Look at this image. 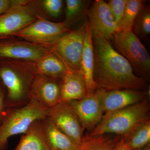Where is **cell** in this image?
Here are the masks:
<instances>
[{"instance_id": "1", "label": "cell", "mask_w": 150, "mask_h": 150, "mask_svg": "<svg viewBox=\"0 0 150 150\" xmlns=\"http://www.w3.org/2000/svg\"><path fill=\"white\" fill-rule=\"evenodd\" d=\"M92 37L94 79L97 89L149 90L147 81L134 74L131 64L115 50L110 40L93 33Z\"/></svg>"}, {"instance_id": "2", "label": "cell", "mask_w": 150, "mask_h": 150, "mask_svg": "<svg viewBox=\"0 0 150 150\" xmlns=\"http://www.w3.org/2000/svg\"><path fill=\"white\" fill-rule=\"evenodd\" d=\"M37 74L34 62L17 59H0V81L6 91L7 108L27 104Z\"/></svg>"}, {"instance_id": "3", "label": "cell", "mask_w": 150, "mask_h": 150, "mask_svg": "<svg viewBox=\"0 0 150 150\" xmlns=\"http://www.w3.org/2000/svg\"><path fill=\"white\" fill-rule=\"evenodd\" d=\"M149 96L136 104L104 114L99 124L87 135L115 134L126 139L140 125L150 120Z\"/></svg>"}, {"instance_id": "4", "label": "cell", "mask_w": 150, "mask_h": 150, "mask_svg": "<svg viewBox=\"0 0 150 150\" xmlns=\"http://www.w3.org/2000/svg\"><path fill=\"white\" fill-rule=\"evenodd\" d=\"M49 109L36 100L21 107L7 108L0 126V150H6L9 139L24 134L34 121L47 117Z\"/></svg>"}, {"instance_id": "5", "label": "cell", "mask_w": 150, "mask_h": 150, "mask_svg": "<svg viewBox=\"0 0 150 150\" xmlns=\"http://www.w3.org/2000/svg\"><path fill=\"white\" fill-rule=\"evenodd\" d=\"M42 18L39 1L12 0L9 7L0 15V37L13 36L16 33Z\"/></svg>"}, {"instance_id": "6", "label": "cell", "mask_w": 150, "mask_h": 150, "mask_svg": "<svg viewBox=\"0 0 150 150\" xmlns=\"http://www.w3.org/2000/svg\"><path fill=\"white\" fill-rule=\"evenodd\" d=\"M115 49L129 62L137 76L150 81L149 54L132 30L120 31L112 38Z\"/></svg>"}, {"instance_id": "7", "label": "cell", "mask_w": 150, "mask_h": 150, "mask_svg": "<svg viewBox=\"0 0 150 150\" xmlns=\"http://www.w3.org/2000/svg\"><path fill=\"white\" fill-rule=\"evenodd\" d=\"M87 23L88 20H86L80 27L66 33L49 48L69 71L81 70V59Z\"/></svg>"}, {"instance_id": "8", "label": "cell", "mask_w": 150, "mask_h": 150, "mask_svg": "<svg viewBox=\"0 0 150 150\" xmlns=\"http://www.w3.org/2000/svg\"><path fill=\"white\" fill-rule=\"evenodd\" d=\"M71 30V26L64 21L55 22L42 18L16 33L13 36L49 48Z\"/></svg>"}, {"instance_id": "9", "label": "cell", "mask_w": 150, "mask_h": 150, "mask_svg": "<svg viewBox=\"0 0 150 150\" xmlns=\"http://www.w3.org/2000/svg\"><path fill=\"white\" fill-rule=\"evenodd\" d=\"M47 117L76 144H81L85 129L69 102H60L49 109Z\"/></svg>"}, {"instance_id": "10", "label": "cell", "mask_w": 150, "mask_h": 150, "mask_svg": "<svg viewBox=\"0 0 150 150\" xmlns=\"http://www.w3.org/2000/svg\"><path fill=\"white\" fill-rule=\"evenodd\" d=\"M51 52L49 48L18 38L0 39V59H17L35 62Z\"/></svg>"}, {"instance_id": "11", "label": "cell", "mask_w": 150, "mask_h": 150, "mask_svg": "<svg viewBox=\"0 0 150 150\" xmlns=\"http://www.w3.org/2000/svg\"><path fill=\"white\" fill-rule=\"evenodd\" d=\"M92 32L108 39H112L120 32L114 21L107 3L103 0H96L87 13Z\"/></svg>"}, {"instance_id": "12", "label": "cell", "mask_w": 150, "mask_h": 150, "mask_svg": "<svg viewBox=\"0 0 150 150\" xmlns=\"http://www.w3.org/2000/svg\"><path fill=\"white\" fill-rule=\"evenodd\" d=\"M69 103L84 129L88 131H93L99 124L104 115L98 89L90 96Z\"/></svg>"}, {"instance_id": "13", "label": "cell", "mask_w": 150, "mask_h": 150, "mask_svg": "<svg viewBox=\"0 0 150 150\" xmlns=\"http://www.w3.org/2000/svg\"><path fill=\"white\" fill-rule=\"evenodd\" d=\"M104 114L109 113L136 104L150 96L149 91L131 89L105 91L98 89Z\"/></svg>"}, {"instance_id": "14", "label": "cell", "mask_w": 150, "mask_h": 150, "mask_svg": "<svg viewBox=\"0 0 150 150\" xmlns=\"http://www.w3.org/2000/svg\"><path fill=\"white\" fill-rule=\"evenodd\" d=\"M61 80L37 74L31 88L30 98L50 109L61 102Z\"/></svg>"}, {"instance_id": "15", "label": "cell", "mask_w": 150, "mask_h": 150, "mask_svg": "<svg viewBox=\"0 0 150 150\" xmlns=\"http://www.w3.org/2000/svg\"><path fill=\"white\" fill-rule=\"evenodd\" d=\"M94 55L92 33L88 21L81 59V70L85 80L87 96L91 95L97 90L94 79Z\"/></svg>"}, {"instance_id": "16", "label": "cell", "mask_w": 150, "mask_h": 150, "mask_svg": "<svg viewBox=\"0 0 150 150\" xmlns=\"http://www.w3.org/2000/svg\"><path fill=\"white\" fill-rule=\"evenodd\" d=\"M86 96L85 80L81 70L68 72L61 80V102H69Z\"/></svg>"}, {"instance_id": "17", "label": "cell", "mask_w": 150, "mask_h": 150, "mask_svg": "<svg viewBox=\"0 0 150 150\" xmlns=\"http://www.w3.org/2000/svg\"><path fill=\"white\" fill-rule=\"evenodd\" d=\"M43 133L50 150H79L76 144L53 123L48 118L42 120Z\"/></svg>"}, {"instance_id": "18", "label": "cell", "mask_w": 150, "mask_h": 150, "mask_svg": "<svg viewBox=\"0 0 150 150\" xmlns=\"http://www.w3.org/2000/svg\"><path fill=\"white\" fill-rule=\"evenodd\" d=\"M14 150H50L43 133L42 120L34 121L31 124L22 135Z\"/></svg>"}, {"instance_id": "19", "label": "cell", "mask_w": 150, "mask_h": 150, "mask_svg": "<svg viewBox=\"0 0 150 150\" xmlns=\"http://www.w3.org/2000/svg\"><path fill=\"white\" fill-rule=\"evenodd\" d=\"M37 74L62 80L69 71L63 62L52 52L34 62Z\"/></svg>"}, {"instance_id": "20", "label": "cell", "mask_w": 150, "mask_h": 150, "mask_svg": "<svg viewBox=\"0 0 150 150\" xmlns=\"http://www.w3.org/2000/svg\"><path fill=\"white\" fill-rule=\"evenodd\" d=\"M121 137L112 134L84 136L79 150H113Z\"/></svg>"}, {"instance_id": "21", "label": "cell", "mask_w": 150, "mask_h": 150, "mask_svg": "<svg viewBox=\"0 0 150 150\" xmlns=\"http://www.w3.org/2000/svg\"><path fill=\"white\" fill-rule=\"evenodd\" d=\"M124 140L132 150H141L150 144V120L140 125Z\"/></svg>"}, {"instance_id": "22", "label": "cell", "mask_w": 150, "mask_h": 150, "mask_svg": "<svg viewBox=\"0 0 150 150\" xmlns=\"http://www.w3.org/2000/svg\"><path fill=\"white\" fill-rule=\"evenodd\" d=\"M64 21L70 26L87 16L89 1L67 0Z\"/></svg>"}, {"instance_id": "23", "label": "cell", "mask_w": 150, "mask_h": 150, "mask_svg": "<svg viewBox=\"0 0 150 150\" xmlns=\"http://www.w3.org/2000/svg\"><path fill=\"white\" fill-rule=\"evenodd\" d=\"M145 3L143 0H127L123 19L119 26L120 31L132 30L134 21Z\"/></svg>"}, {"instance_id": "24", "label": "cell", "mask_w": 150, "mask_h": 150, "mask_svg": "<svg viewBox=\"0 0 150 150\" xmlns=\"http://www.w3.org/2000/svg\"><path fill=\"white\" fill-rule=\"evenodd\" d=\"M132 31L138 37L148 38L150 34V6L143 7L133 25Z\"/></svg>"}, {"instance_id": "25", "label": "cell", "mask_w": 150, "mask_h": 150, "mask_svg": "<svg viewBox=\"0 0 150 150\" xmlns=\"http://www.w3.org/2000/svg\"><path fill=\"white\" fill-rule=\"evenodd\" d=\"M41 11L45 17L57 18L60 16L63 6L62 0L39 1Z\"/></svg>"}, {"instance_id": "26", "label": "cell", "mask_w": 150, "mask_h": 150, "mask_svg": "<svg viewBox=\"0 0 150 150\" xmlns=\"http://www.w3.org/2000/svg\"><path fill=\"white\" fill-rule=\"evenodd\" d=\"M126 2L127 0H110L107 3L114 21L118 27L123 19Z\"/></svg>"}, {"instance_id": "27", "label": "cell", "mask_w": 150, "mask_h": 150, "mask_svg": "<svg viewBox=\"0 0 150 150\" xmlns=\"http://www.w3.org/2000/svg\"><path fill=\"white\" fill-rule=\"evenodd\" d=\"M6 95L5 88L0 81V126L2 122L7 109L5 103Z\"/></svg>"}, {"instance_id": "28", "label": "cell", "mask_w": 150, "mask_h": 150, "mask_svg": "<svg viewBox=\"0 0 150 150\" xmlns=\"http://www.w3.org/2000/svg\"><path fill=\"white\" fill-rule=\"evenodd\" d=\"M113 150H132L127 145L123 137L121 138L115 145Z\"/></svg>"}, {"instance_id": "29", "label": "cell", "mask_w": 150, "mask_h": 150, "mask_svg": "<svg viewBox=\"0 0 150 150\" xmlns=\"http://www.w3.org/2000/svg\"><path fill=\"white\" fill-rule=\"evenodd\" d=\"M11 2L12 0H0V15L8 9Z\"/></svg>"}, {"instance_id": "30", "label": "cell", "mask_w": 150, "mask_h": 150, "mask_svg": "<svg viewBox=\"0 0 150 150\" xmlns=\"http://www.w3.org/2000/svg\"><path fill=\"white\" fill-rule=\"evenodd\" d=\"M141 150H150V143L145 146Z\"/></svg>"}, {"instance_id": "31", "label": "cell", "mask_w": 150, "mask_h": 150, "mask_svg": "<svg viewBox=\"0 0 150 150\" xmlns=\"http://www.w3.org/2000/svg\"><path fill=\"white\" fill-rule=\"evenodd\" d=\"M1 38V37H0V39H1V38Z\"/></svg>"}, {"instance_id": "32", "label": "cell", "mask_w": 150, "mask_h": 150, "mask_svg": "<svg viewBox=\"0 0 150 150\" xmlns=\"http://www.w3.org/2000/svg\"></svg>"}]
</instances>
